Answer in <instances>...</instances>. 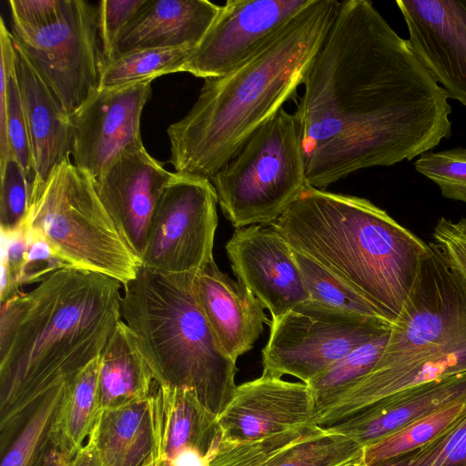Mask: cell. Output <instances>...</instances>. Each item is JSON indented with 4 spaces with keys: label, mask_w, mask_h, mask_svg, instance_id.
I'll list each match as a JSON object with an SVG mask.
<instances>
[{
    "label": "cell",
    "mask_w": 466,
    "mask_h": 466,
    "mask_svg": "<svg viewBox=\"0 0 466 466\" xmlns=\"http://www.w3.org/2000/svg\"><path fill=\"white\" fill-rule=\"evenodd\" d=\"M302 85L294 114L316 188L411 160L451 135L446 92L370 1H340Z\"/></svg>",
    "instance_id": "1"
},
{
    "label": "cell",
    "mask_w": 466,
    "mask_h": 466,
    "mask_svg": "<svg viewBox=\"0 0 466 466\" xmlns=\"http://www.w3.org/2000/svg\"><path fill=\"white\" fill-rule=\"evenodd\" d=\"M121 287L105 275L62 268L1 303V448L39 400L100 356L122 319Z\"/></svg>",
    "instance_id": "2"
},
{
    "label": "cell",
    "mask_w": 466,
    "mask_h": 466,
    "mask_svg": "<svg viewBox=\"0 0 466 466\" xmlns=\"http://www.w3.org/2000/svg\"><path fill=\"white\" fill-rule=\"evenodd\" d=\"M339 5L338 0H314L244 64L204 79L195 104L167 130L176 172L212 178L294 98Z\"/></svg>",
    "instance_id": "3"
},
{
    "label": "cell",
    "mask_w": 466,
    "mask_h": 466,
    "mask_svg": "<svg viewBox=\"0 0 466 466\" xmlns=\"http://www.w3.org/2000/svg\"><path fill=\"white\" fill-rule=\"evenodd\" d=\"M270 225L291 248L336 275L391 324L430 250L370 200L309 184Z\"/></svg>",
    "instance_id": "4"
},
{
    "label": "cell",
    "mask_w": 466,
    "mask_h": 466,
    "mask_svg": "<svg viewBox=\"0 0 466 466\" xmlns=\"http://www.w3.org/2000/svg\"><path fill=\"white\" fill-rule=\"evenodd\" d=\"M193 273L141 266L122 286L121 316L157 385L191 392L218 418L235 394L238 369L198 304Z\"/></svg>",
    "instance_id": "5"
},
{
    "label": "cell",
    "mask_w": 466,
    "mask_h": 466,
    "mask_svg": "<svg viewBox=\"0 0 466 466\" xmlns=\"http://www.w3.org/2000/svg\"><path fill=\"white\" fill-rule=\"evenodd\" d=\"M12 38L68 116L99 89L106 65L97 6L84 0H10Z\"/></svg>",
    "instance_id": "6"
},
{
    "label": "cell",
    "mask_w": 466,
    "mask_h": 466,
    "mask_svg": "<svg viewBox=\"0 0 466 466\" xmlns=\"http://www.w3.org/2000/svg\"><path fill=\"white\" fill-rule=\"evenodd\" d=\"M25 223L74 268L105 275L124 286L142 266L103 206L94 179L70 160L57 165L30 199Z\"/></svg>",
    "instance_id": "7"
},
{
    "label": "cell",
    "mask_w": 466,
    "mask_h": 466,
    "mask_svg": "<svg viewBox=\"0 0 466 466\" xmlns=\"http://www.w3.org/2000/svg\"><path fill=\"white\" fill-rule=\"evenodd\" d=\"M210 181L224 216L236 229L277 221L308 184L296 115L279 109Z\"/></svg>",
    "instance_id": "8"
},
{
    "label": "cell",
    "mask_w": 466,
    "mask_h": 466,
    "mask_svg": "<svg viewBox=\"0 0 466 466\" xmlns=\"http://www.w3.org/2000/svg\"><path fill=\"white\" fill-rule=\"evenodd\" d=\"M391 323L308 299L269 322L262 374L309 383Z\"/></svg>",
    "instance_id": "9"
},
{
    "label": "cell",
    "mask_w": 466,
    "mask_h": 466,
    "mask_svg": "<svg viewBox=\"0 0 466 466\" xmlns=\"http://www.w3.org/2000/svg\"><path fill=\"white\" fill-rule=\"evenodd\" d=\"M218 204L210 179L175 172L153 212L142 266L187 273L213 261Z\"/></svg>",
    "instance_id": "10"
},
{
    "label": "cell",
    "mask_w": 466,
    "mask_h": 466,
    "mask_svg": "<svg viewBox=\"0 0 466 466\" xmlns=\"http://www.w3.org/2000/svg\"><path fill=\"white\" fill-rule=\"evenodd\" d=\"M314 0H228L180 72L204 79L233 71Z\"/></svg>",
    "instance_id": "11"
},
{
    "label": "cell",
    "mask_w": 466,
    "mask_h": 466,
    "mask_svg": "<svg viewBox=\"0 0 466 466\" xmlns=\"http://www.w3.org/2000/svg\"><path fill=\"white\" fill-rule=\"evenodd\" d=\"M151 82L102 87L69 116L74 165L94 181L121 154L144 147L140 121Z\"/></svg>",
    "instance_id": "12"
},
{
    "label": "cell",
    "mask_w": 466,
    "mask_h": 466,
    "mask_svg": "<svg viewBox=\"0 0 466 466\" xmlns=\"http://www.w3.org/2000/svg\"><path fill=\"white\" fill-rule=\"evenodd\" d=\"M226 251L238 281L268 309L271 319L309 299L292 249L272 225L236 229Z\"/></svg>",
    "instance_id": "13"
},
{
    "label": "cell",
    "mask_w": 466,
    "mask_h": 466,
    "mask_svg": "<svg viewBox=\"0 0 466 466\" xmlns=\"http://www.w3.org/2000/svg\"><path fill=\"white\" fill-rule=\"evenodd\" d=\"M409 43L449 98L466 106V0H398Z\"/></svg>",
    "instance_id": "14"
},
{
    "label": "cell",
    "mask_w": 466,
    "mask_h": 466,
    "mask_svg": "<svg viewBox=\"0 0 466 466\" xmlns=\"http://www.w3.org/2000/svg\"><path fill=\"white\" fill-rule=\"evenodd\" d=\"M309 386L262 374L237 386L218 416L222 440L250 442L304 426L316 425Z\"/></svg>",
    "instance_id": "15"
},
{
    "label": "cell",
    "mask_w": 466,
    "mask_h": 466,
    "mask_svg": "<svg viewBox=\"0 0 466 466\" xmlns=\"http://www.w3.org/2000/svg\"><path fill=\"white\" fill-rule=\"evenodd\" d=\"M173 175L142 147L121 154L94 181L118 233L140 259L153 212Z\"/></svg>",
    "instance_id": "16"
},
{
    "label": "cell",
    "mask_w": 466,
    "mask_h": 466,
    "mask_svg": "<svg viewBox=\"0 0 466 466\" xmlns=\"http://www.w3.org/2000/svg\"><path fill=\"white\" fill-rule=\"evenodd\" d=\"M192 289L219 344L237 361L268 322L265 307L248 288L221 272L215 260L193 273Z\"/></svg>",
    "instance_id": "17"
},
{
    "label": "cell",
    "mask_w": 466,
    "mask_h": 466,
    "mask_svg": "<svg viewBox=\"0 0 466 466\" xmlns=\"http://www.w3.org/2000/svg\"><path fill=\"white\" fill-rule=\"evenodd\" d=\"M13 42L15 71L35 171L31 199L44 187L55 167L70 160L73 131L69 116L52 90L18 45Z\"/></svg>",
    "instance_id": "18"
},
{
    "label": "cell",
    "mask_w": 466,
    "mask_h": 466,
    "mask_svg": "<svg viewBox=\"0 0 466 466\" xmlns=\"http://www.w3.org/2000/svg\"><path fill=\"white\" fill-rule=\"evenodd\" d=\"M464 395L466 371L398 393L325 429L353 440L364 449Z\"/></svg>",
    "instance_id": "19"
},
{
    "label": "cell",
    "mask_w": 466,
    "mask_h": 466,
    "mask_svg": "<svg viewBox=\"0 0 466 466\" xmlns=\"http://www.w3.org/2000/svg\"><path fill=\"white\" fill-rule=\"evenodd\" d=\"M220 10L208 0H147L120 35L114 58L140 49H195Z\"/></svg>",
    "instance_id": "20"
},
{
    "label": "cell",
    "mask_w": 466,
    "mask_h": 466,
    "mask_svg": "<svg viewBox=\"0 0 466 466\" xmlns=\"http://www.w3.org/2000/svg\"><path fill=\"white\" fill-rule=\"evenodd\" d=\"M466 371V339L433 355L384 370H374L316 418L325 428L398 393Z\"/></svg>",
    "instance_id": "21"
},
{
    "label": "cell",
    "mask_w": 466,
    "mask_h": 466,
    "mask_svg": "<svg viewBox=\"0 0 466 466\" xmlns=\"http://www.w3.org/2000/svg\"><path fill=\"white\" fill-rule=\"evenodd\" d=\"M153 403L158 465L167 463L187 448L206 455L218 451L222 440L218 417L204 409L191 392L157 385Z\"/></svg>",
    "instance_id": "22"
},
{
    "label": "cell",
    "mask_w": 466,
    "mask_h": 466,
    "mask_svg": "<svg viewBox=\"0 0 466 466\" xmlns=\"http://www.w3.org/2000/svg\"><path fill=\"white\" fill-rule=\"evenodd\" d=\"M153 393L101 411L94 432L102 466H145L155 459Z\"/></svg>",
    "instance_id": "23"
},
{
    "label": "cell",
    "mask_w": 466,
    "mask_h": 466,
    "mask_svg": "<svg viewBox=\"0 0 466 466\" xmlns=\"http://www.w3.org/2000/svg\"><path fill=\"white\" fill-rule=\"evenodd\" d=\"M157 386L133 331L121 319L100 354L98 394L101 410L146 399Z\"/></svg>",
    "instance_id": "24"
},
{
    "label": "cell",
    "mask_w": 466,
    "mask_h": 466,
    "mask_svg": "<svg viewBox=\"0 0 466 466\" xmlns=\"http://www.w3.org/2000/svg\"><path fill=\"white\" fill-rule=\"evenodd\" d=\"M100 356L67 384L52 440L71 457L88 439L102 411L98 394Z\"/></svg>",
    "instance_id": "25"
},
{
    "label": "cell",
    "mask_w": 466,
    "mask_h": 466,
    "mask_svg": "<svg viewBox=\"0 0 466 466\" xmlns=\"http://www.w3.org/2000/svg\"><path fill=\"white\" fill-rule=\"evenodd\" d=\"M466 413V395L450 401L362 450L356 466H372L419 449Z\"/></svg>",
    "instance_id": "26"
},
{
    "label": "cell",
    "mask_w": 466,
    "mask_h": 466,
    "mask_svg": "<svg viewBox=\"0 0 466 466\" xmlns=\"http://www.w3.org/2000/svg\"><path fill=\"white\" fill-rule=\"evenodd\" d=\"M390 332V329L354 349L307 383L316 418L372 371L384 351Z\"/></svg>",
    "instance_id": "27"
},
{
    "label": "cell",
    "mask_w": 466,
    "mask_h": 466,
    "mask_svg": "<svg viewBox=\"0 0 466 466\" xmlns=\"http://www.w3.org/2000/svg\"><path fill=\"white\" fill-rule=\"evenodd\" d=\"M67 385L48 391L33 407L9 442L1 449L0 466H35L51 441Z\"/></svg>",
    "instance_id": "28"
},
{
    "label": "cell",
    "mask_w": 466,
    "mask_h": 466,
    "mask_svg": "<svg viewBox=\"0 0 466 466\" xmlns=\"http://www.w3.org/2000/svg\"><path fill=\"white\" fill-rule=\"evenodd\" d=\"M362 450L353 440L323 428L279 450L260 466H356Z\"/></svg>",
    "instance_id": "29"
},
{
    "label": "cell",
    "mask_w": 466,
    "mask_h": 466,
    "mask_svg": "<svg viewBox=\"0 0 466 466\" xmlns=\"http://www.w3.org/2000/svg\"><path fill=\"white\" fill-rule=\"evenodd\" d=\"M193 50L184 47L151 48L122 54L106 63L100 88L153 81L157 76L180 72Z\"/></svg>",
    "instance_id": "30"
},
{
    "label": "cell",
    "mask_w": 466,
    "mask_h": 466,
    "mask_svg": "<svg viewBox=\"0 0 466 466\" xmlns=\"http://www.w3.org/2000/svg\"><path fill=\"white\" fill-rule=\"evenodd\" d=\"M291 249L309 299L391 323L366 299L336 275L309 257Z\"/></svg>",
    "instance_id": "31"
},
{
    "label": "cell",
    "mask_w": 466,
    "mask_h": 466,
    "mask_svg": "<svg viewBox=\"0 0 466 466\" xmlns=\"http://www.w3.org/2000/svg\"><path fill=\"white\" fill-rule=\"evenodd\" d=\"M372 466H466V413L432 441Z\"/></svg>",
    "instance_id": "32"
},
{
    "label": "cell",
    "mask_w": 466,
    "mask_h": 466,
    "mask_svg": "<svg viewBox=\"0 0 466 466\" xmlns=\"http://www.w3.org/2000/svg\"><path fill=\"white\" fill-rule=\"evenodd\" d=\"M321 430L318 425H309L257 441L238 443L221 440L209 466H260L284 447Z\"/></svg>",
    "instance_id": "33"
},
{
    "label": "cell",
    "mask_w": 466,
    "mask_h": 466,
    "mask_svg": "<svg viewBox=\"0 0 466 466\" xmlns=\"http://www.w3.org/2000/svg\"><path fill=\"white\" fill-rule=\"evenodd\" d=\"M414 166L419 173L439 186L444 198L466 203V148L429 151Z\"/></svg>",
    "instance_id": "34"
},
{
    "label": "cell",
    "mask_w": 466,
    "mask_h": 466,
    "mask_svg": "<svg viewBox=\"0 0 466 466\" xmlns=\"http://www.w3.org/2000/svg\"><path fill=\"white\" fill-rule=\"evenodd\" d=\"M0 228L1 232H10L26 220L30 189L20 164L11 152L0 167Z\"/></svg>",
    "instance_id": "35"
},
{
    "label": "cell",
    "mask_w": 466,
    "mask_h": 466,
    "mask_svg": "<svg viewBox=\"0 0 466 466\" xmlns=\"http://www.w3.org/2000/svg\"><path fill=\"white\" fill-rule=\"evenodd\" d=\"M6 125L9 152L15 157L25 173L31 197L35 171L15 67L7 86Z\"/></svg>",
    "instance_id": "36"
},
{
    "label": "cell",
    "mask_w": 466,
    "mask_h": 466,
    "mask_svg": "<svg viewBox=\"0 0 466 466\" xmlns=\"http://www.w3.org/2000/svg\"><path fill=\"white\" fill-rule=\"evenodd\" d=\"M146 1L102 0L98 3V29L106 63L113 60L120 35Z\"/></svg>",
    "instance_id": "37"
},
{
    "label": "cell",
    "mask_w": 466,
    "mask_h": 466,
    "mask_svg": "<svg viewBox=\"0 0 466 466\" xmlns=\"http://www.w3.org/2000/svg\"><path fill=\"white\" fill-rule=\"evenodd\" d=\"M26 226L28 247L19 286L39 283L51 273L62 268H74L62 258L35 229Z\"/></svg>",
    "instance_id": "38"
},
{
    "label": "cell",
    "mask_w": 466,
    "mask_h": 466,
    "mask_svg": "<svg viewBox=\"0 0 466 466\" xmlns=\"http://www.w3.org/2000/svg\"><path fill=\"white\" fill-rule=\"evenodd\" d=\"M433 244L449 268L466 286V218L452 221L441 218L433 230Z\"/></svg>",
    "instance_id": "39"
},
{
    "label": "cell",
    "mask_w": 466,
    "mask_h": 466,
    "mask_svg": "<svg viewBox=\"0 0 466 466\" xmlns=\"http://www.w3.org/2000/svg\"><path fill=\"white\" fill-rule=\"evenodd\" d=\"M15 67V47L11 32L4 19L0 18V167L9 155L6 125L7 86Z\"/></svg>",
    "instance_id": "40"
},
{
    "label": "cell",
    "mask_w": 466,
    "mask_h": 466,
    "mask_svg": "<svg viewBox=\"0 0 466 466\" xmlns=\"http://www.w3.org/2000/svg\"><path fill=\"white\" fill-rule=\"evenodd\" d=\"M2 234L1 268L6 269L14 285L20 290L19 279L25 263L28 239L25 224Z\"/></svg>",
    "instance_id": "41"
},
{
    "label": "cell",
    "mask_w": 466,
    "mask_h": 466,
    "mask_svg": "<svg viewBox=\"0 0 466 466\" xmlns=\"http://www.w3.org/2000/svg\"><path fill=\"white\" fill-rule=\"evenodd\" d=\"M67 466H102L94 429L83 447L71 458Z\"/></svg>",
    "instance_id": "42"
},
{
    "label": "cell",
    "mask_w": 466,
    "mask_h": 466,
    "mask_svg": "<svg viewBox=\"0 0 466 466\" xmlns=\"http://www.w3.org/2000/svg\"><path fill=\"white\" fill-rule=\"evenodd\" d=\"M71 458L51 438L35 466H67Z\"/></svg>",
    "instance_id": "43"
},
{
    "label": "cell",
    "mask_w": 466,
    "mask_h": 466,
    "mask_svg": "<svg viewBox=\"0 0 466 466\" xmlns=\"http://www.w3.org/2000/svg\"><path fill=\"white\" fill-rule=\"evenodd\" d=\"M145 466H157V460L153 459L150 462H148Z\"/></svg>",
    "instance_id": "44"
}]
</instances>
